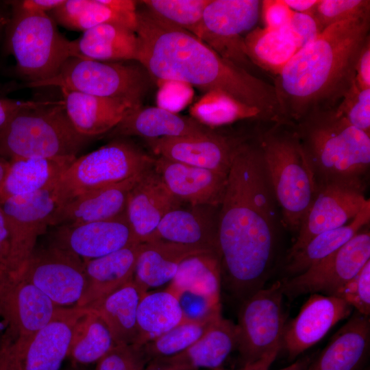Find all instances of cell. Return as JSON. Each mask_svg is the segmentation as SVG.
<instances>
[{
	"label": "cell",
	"mask_w": 370,
	"mask_h": 370,
	"mask_svg": "<svg viewBox=\"0 0 370 370\" xmlns=\"http://www.w3.org/2000/svg\"><path fill=\"white\" fill-rule=\"evenodd\" d=\"M275 197L255 134L238 146L217 221L221 286L243 302L264 287L276 250Z\"/></svg>",
	"instance_id": "6da1fadb"
},
{
	"label": "cell",
	"mask_w": 370,
	"mask_h": 370,
	"mask_svg": "<svg viewBox=\"0 0 370 370\" xmlns=\"http://www.w3.org/2000/svg\"><path fill=\"white\" fill-rule=\"evenodd\" d=\"M136 61L159 81H175L205 93L220 92L282 120L273 84L222 58L192 33L167 23L147 10H137Z\"/></svg>",
	"instance_id": "7a4b0ae2"
},
{
	"label": "cell",
	"mask_w": 370,
	"mask_h": 370,
	"mask_svg": "<svg viewBox=\"0 0 370 370\" xmlns=\"http://www.w3.org/2000/svg\"><path fill=\"white\" fill-rule=\"evenodd\" d=\"M369 30L370 13L328 27L297 51L273 80L284 122L337 107L356 77Z\"/></svg>",
	"instance_id": "3957f363"
},
{
	"label": "cell",
	"mask_w": 370,
	"mask_h": 370,
	"mask_svg": "<svg viewBox=\"0 0 370 370\" xmlns=\"http://www.w3.org/2000/svg\"><path fill=\"white\" fill-rule=\"evenodd\" d=\"M294 126L317 184L363 186L370 165V135L352 125L336 108L312 111Z\"/></svg>",
	"instance_id": "277c9868"
},
{
	"label": "cell",
	"mask_w": 370,
	"mask_h": 370,
	"mask_svg": "<svg viewBox=\"0 0 370 370\" xmlns=\"http://www.w3.org/2000/svg\"><path fill=\"white\" fill-rule=\"evenodd\" d=\"M255 136L282 222L297 232L318 184L294 124L259 122Z\"/></svg>",
	"instance_id": "5b68a950"
},
{
	"label": "cell",
	"mask_w": 370,
	"mask_h": 370,
	"mask_svg": "<svg viewBox=\"0 0 370 370\" xmlns=\"http://www.w3.org/2000/svg\"><path fill=\"white\" fill-rule=\"evenodd\" d=\"M91 139L75 129L62 99L42 101L20 110L0 128V156L10 162L28 158H76Z\"/></svg>",
	"instance_id": "8992f818"
},
{
	"label": "cell",
	"mask_w": 370,
	"mask_h": 370,
	"mask_svg": "<svg viewBox=\"0 0 370 370\" xmlns=\"http://www.w3.org/2000/svg\"><path fill=\"white\" fill-rule=\"evenodd\" d=\"M7 42L16 69L35 83L56 75L64 62L77 57L73 40L66 39L47 13H32L12 8L8 20Z\"/></svg>",
	"instance_id": "52a82bcc"
},
{
	"label": "cell",
	"mask_w": 370,
	"mask_h": 370,
	"mask_svg": "<svg viewBox=\"0 0 370 370\" xmlns=\"http://www.w3.org/2000/svg\"><path fill=\"white\" fill-rule=\"evenodd\" d=\"M153 161L132 143L114 139L69 164L53 189L57 205L139 175L152 167Z\"/></svg>",
	"instance_id": "ba28073f"
},
{
	"label": "cell",
	"mask_w": 370,
	"mask_h": 370,
	"mask_svg": "<svg viewBox=\"0 0 370 370\" xmlns=\"http://www.w3.org/2000/svg\"><path fill=\"white\" fill-rule=\"evenodd\" d=\"M25 86H56L97 97L125 99L141 106L147 80L143 71L134 65L71 57L53 77L27 83Z\"/></svg>",
	"instance_id": "9c48e42d"
},
{
	"label": "cell",
	"mask_w": 370,
	"mask_h": 370,
	"mask_svg": "<svg viewBox=\"0 0 370 370\" xmlns=\"http://www.w3.org/2000/svg\"><path fill=\"white\" fill-rule=\"evenodd\" d=\"M284 296L282 281L277 280L241 302L236 349L243 366L281 349L285 326Z\"/></svg>",
	"instance_id": "30bf717a"
},
{
	"label": "cell",
	"mask_w": 370,
	"mask_h": 370,
	"mask_svg": "<svg viewBox=\"0 0 370 370\" xmlns=\"http://www.w3.org/2000/svg\"><path fill=\"white\" fill-rule=\"evenodd\" d=\"M261 2L210 0L196 36L222 58L249 72L253 64L246 55L243 36L257 23Z\"/></svg>",
	"instance_id": "8fae6325"
},
{
	"label": "cell",
	"mask_w": 370,
	"mask_h": 370,
	"mask_svg": "<svg viewBox=\"0 0 370 370\" xmlns=\"http://www.w3.org/2000/svg\"><path fill=\"white\" fill-rule=\"evenodd\" d=\"M19 276L62 307L76 306L86 284L84 260L47 241L37 244Z\"/></svg>",
	"instance_id": "7c38bea8"
},
{
	"label": "cell",
	"mask_w": 370,
	"mask_h": 370,
	"mask_svg": "<svg viewBox=\"0 0 370 370\" xmlns=\"http://www.w3.org/2000/svg\"><path fill=\"white\" fill-rule=\"evenodd\" d=\"M370 260V233L362 229L341 248L297 275L281 280L284 295H333Z\"/></svg>",
	"instance_id": "4fadbf2b"
},
{
	"label": "cell",
	"mask_w": 370,
	"mask_h": 370,
	"mask_svg": "<svg viewBox=\"0 0 370 370\" xmlns=\"http://www.w3.org/2000/svg\"><path fill=\"white\" fill-rule=\"evenodd\" d=\"M53 189L15 197L0 202L7 222L10 254V278L18 277L37 245L38 238L50 228L57 207Z\"/></svg>",
	"instance_id": "5bb4252c"
},
{
	"label": "cell",
	"mask_w": 370,
	"mask_h": 370,
	"mask_svg": "<svg viewBox=\"0 0 370 370\" xmlns=\"http://www.w3.org/2000/svg\"><path fill=\"white\" fill-rule=\"evenodd\" d=\"M62 308L20 276L0 282V317L21 352L36 332Z\"/></svg>",
	"instance_id": "9a60e30c"
},
{
	"label": "cell",
	"mask_w": 370,
	"mask_h": 370,
	"mask_svg": "<svg viewBox=\"0 0 370 370\" xmlns=\"http://www.w3.org/2000/svg\"><path fill=\"white\" fill-rule=\"evenodd\" d=\"M369 203L363 194V186L343 182L318 184L288 254L301 248L317 234L349 223Z\"/></svg>",
	"instance_id": "2e32d148"
},
{
	"label": "cell",
	"mask_w": 370,
	"mask_h": 370,
	"mask_svg": "<svg viewBox=\"0 0 370 370\" xmlns=\"http://www.w3.org/2000/svg\"><path fill=\"white\" fill-rule=\"evenodd\" d=\"M47 242L82 260L98 258L136 243L125 212L108 220L50 227Z\"/></svg>",
	"instance_id": "e0dca14e"
},
{
	"label": "cell",
	"mask_w": 370,
	"mask_h": 370,
	"mask_svg": "<svg viewBox=\"0 0 370 370\" xmlns=\"http://www.w3.org/2000/svg\"><path fill=\"white\" fill-rule=\"evenodd\" d=\"M247 138L232 137L211 129L203 134L148 139L147 142L158 156L228 174L238 146Z\"/></svg>",
	"instance_id": "ac0fdd59"
},
{
	"label": "cell",
	"mask_w": 370,
	"mask_h": 370,
	"mask_svg": "<svg viewBox=\"0 0 370 370\" xmlns=\"http://www.w3.org/2000/svg\"><path fill=\"white\" fill-rule=\"evenodd\" d=\"M353 310L335 296L310 294L297 315L285 325L282 347L289 359L294 360L319 342L339 321L349 317Z\"/></svg>",
	"instance_id": "d6986e66"
},
{
	"label": "cell",
	"mask_w": 370,
	"mask_h": 370,
	"mask_svg": "<svg viewBox=\"0 0 370 370\" xmlns=\"http://www.w3.org/2000/svg\"><path fill=\"white\" fill-rule=\"evenodd\" d=\"M153 168L168 190L180 202L188 203L192 206L221 205L228 174L161 156L154 158Z\"/></svg>",
	"instance_id": "ffe728a7"
},
{
	"label": "cell",
	"mask_w": 370,
	"mask_h": 370,
	"mask_svg": "<svg viewBox=\"0 0 370 370\" xmlns=\"http://www.w3.org/2000/svg\"><path fill=\"white\" fill-rule=\"evenodd\" d=\"M180 205L153 166L144 171L129 193L125 209L134 242H149L164 216Z\"/></svg>",
	"instance_id": "44dd1931"
},
{
	"label": "cell",
	"mask_w": 370,
	"mask_h": 370,
	"mask_svg": "<svg viewBox=\"0 0 370 370\" xmlns=\"http://www.w3.org/2000/svg\"><path fill=\"white\" fill-rule=\"evenodd\" d=\"M142 173L58 204L50 227L105 221L123 214L129 193Z\"/></svg>",
	"instance_id": "7402d4cb"
},
{
	"label": "cell",
	"mask_w": 370,
	"mask_h": 370,
	"mask_svg": "<svg viewBox=\"0 0 370 370\" xmlns=\"http://www.w3.org/2000/svg\"><path fill=\"white\" fill-rule=\"evenodd\" d=\"M66 114L75 129L92 138L113 130L134 110L141 107L128 100L101 97L61 89Z\"/></svg>",
	"instance_id": "603a6c76"
},
{
	"label": "cell",
	"mask_w": 370,
	"mask_h": 370,
	"mask_svg": "<svg viewBox=\"0 0 370 370\" xmlns=\"http://www.w3.org/2000/svg\"><path fill=\"white\" fill-rule=\"evenodd\" d=\"M84 307H63L21 352L23 370H59L68 357L75 325Z\"/></svg>",
	"instance_id": "cb8c5ba5"
},
{
	"label": "cell",
	"mask_w": 370,
	"mask_h": 370,
	"mask_svg": "<svg viewBox=\"0 0 370 370\" xmlns=\"http://www.w3.org/2000/svg\"><path fill=\"white\" fill-rule=\"evenodd\" d=\"M369 346V317L355 310L306 370H360Z\"/></svg>",
	"instance_id": "d4e9b609"
},
{
	"label": "cell",
	"mask_w": 370,
	"mask_h": 370,
	"mask_svg": "<svg viewBox=\"0 0 370 370\" xmlns=\"http://www.w3.org/2000/svg\"><path fill=\"white\" fill-rule=\"evenodd\" d=\"M136 4L132 0H64L50 13L56 23L71 30L84 32L110 23L135 30Z\"/></svg>",
	"instance_id": "484cf974"
},
{
	"label": "cell",
	"mask_w": 370,
	"mask_h": 370,
	"mask_svg": "<svg viewBox=\"0 0 370 370\" xmlns=\"http://www.w3.org/2000/svg\"><path fill=\"white\" fill-rule=\"evenodd\" d=\"M142 243H134L84 262L86 284L75 306L86 307L133 280Z\"/></svg>",
	"instance_id": "4316f807"
},
{
	"label": "cell",
	"mask_w": 370,
	"mask_h": 370,
	"mask_svg": "<svg viewBox=\"0 0 370 370\" xmlns=\"http://www.w3.org/2000/svg\"><path fill=\"white\" fill-rule=\"evenodd\" d=\"M113 130L114 136H137L148 140L199 135L211 128L194 118L180 116L160 106H150L134 110Z\"/></svg>",
	"instance_id": "83f0119b"
},
{
	"label": "cell",
	"mask_w": 370,
	"mask_h": 370,
	"mask_svg": "<svg viewBox=\"0 0 370 370\" xmlns=\"http://www.w3.org/2000/svg\"><path fill=\"white\" fill-rule=\"evenodd\" d=\"M209 251H217L201 249L162 240L142 243L133 280L143 292L147 293L150 288L170 283L185 258Z\"/></svg>",
	"instance_id": "f1b7e54d"
},
{
	"label": "cell",
	"mask_w": 370,
	"mask_h": 370,
	"mask_svg": "<svg viewBox=\"0 0 370 370\" xmlns=\"http://www.w3.org/2000/svg\"><path fill=\"white\" fill-rule=\"evenodd\" d=\"M154 240L218 251L217 223L201 206L178 207L162 219L149 241Z\"/></svg>",
	"instance_id": "f546056e"
},
{
	"label": "cell",
	"mask_w": 370,
	"mask_h": 370,
	"mask_svg": "<svg viewBox=\"0 0 370 370\" xmlns=\"http://www.w3.org/2000/svg\"><path fill=\"white\" fill-rule=\"evenodd\" d=\"M236 324L221 317L194 344L173 356L159 358L171 365L189 369L221 368L230 353L236 349Z\"/></svg>",
	"instance_id": "4dcf8cb0"
},
{
	"label": "cell",
	"mask_w": 370,
	"mask_h": 370,
	"mask_svg": "<svg viewBox=\"0 0 370 370\" xmlns=\"http://www.w3.org/2000/svg\"><path fill=\"white\" fill-rule=\"evenodd\" d=\"M75 159L28 158L10 161L0 191V202L54 188Z\"/></svg>",
	"instance_id": "1f68e13d"
},
{
	"label": "cell",
	"mask_w": 370,
	"mask_h": 370,
	"mask_svg": "<svg viewBox=\"0 0 370 370\" xmlns=\"http://www.w3.org/2000/svg\"><path fill=\"white\" fill-rule=\"evenodd\" d=\"M78 58L115 62L136 60L138 41L135 30L117 23L101 24L73 40Z\"/></svg>",
	"instance_id": "d6a6232c"
},
{
	"label": "cell",
	"mask_w": 370,
	"mask_h": 370,
	"mask_svg": "<svg viewBox=\"0 0 370 370\" xmlns=\"http://www.w3.org/2000/svg\"><path fill=\"white\" fill-rule=\"evenodd\" d=\"M146 293L132 280L85 308L100 316L116 345L134 344L137 338V309Z\"/></svg>",
	"instance_id": "836d02e7"
},
{
	"label": "cell",
	"mask_w": 370,
	"mask_h": 370,
	"mask_svg": "<svg viewBox=\"0 0 370 370\" xmlns=\"http://www.w3.org/2000/svg\"><path fill=\"white\" fill-rule=\"evenodd\" d=\"M370 203L349 223L317 234L296 251L288 254L284 266L287 275L291 278L330 255L347 243L369 222Z\"/></svg>",
	"instance_id": "e575fe53"
},
{
	"label": "cell",
	"mask_w": 370,
	"mask_h": 370,
	"mask_svg": "<svg viewBox=\"0 0 370 370\" xmlns=\"http://www.w3.org/2000/svg\"><path fill=\"white\" fill-rule=\"evenodd\" d=\"M244 47L254 65L275 76L299 50L288 26L253 29L244 37Z\"/></svg>",
	"instance_id": "d590c367"
},
{
	"label": "cell",
	"mask_w": 370,
	"mask_h": 370,
	"mask_svg": "<svg viewBox=\"0 0 370 370\" xmlns=\"http://www.w3.org/2000/svg\"><path fill=\"white\" fill-rule=\"evenodd\" d=\"M182 322L179 303L171 292L167 289L147 292L138 306L134 344L143 346Z\"/></svg>",
	"instance_id": "8d00e7d4"
},
{
	"label": "cell",
	"mask_w": 370,
	"mask_h": 370,
	"mask_svg": "<svg viewBox=\"0 0 370 370\" xmlns=\"http://www.w3.org/2000/svg\"><path fill=\"white\" fill-rule=\"evenodd\" d=\"M85 308L75 325L68 355L71 363L78 365L97 362L116 345L103 320Z\"/></svg>",
	"instance_id": "74e56055"
},
{
	"label": "cell",
	"mask_w": 370,
	"mask_h": 370,
	"mask_svg": "<svg viewBox=\"0 0 370 370\" xmlns=\"http://www.w3.org/2000/svg\"><path fill=\"white\" fill-rule=\"evenodd\" d=\"M190 114L203 125L221 126L239 120L271 121L260 110L243 105L220 92H208L190 108Z\"/></svg>",
	"instance_id": "f35d334b"
},
{
	"label": "cell",
	"mask_w": 370,
	"mask_h": 370,
	"mask_svg": "<svg viewBox=\"0 0 370 370\" xmlns=\"http://www.w3.org/2000/svg\"><path fill=\"white\" fill-rule=\"evenodd\" d=\"M185 288H201L220 296L221 271L219 252L199 253L185 258L180 263L166 289Z\"/></svg>",
	"instance_id": "ab89813d"
},
{
	"label": "cell",
	"mask_w": 370,
	"mask_h": 370,
	"mask_svg": "<svg viewBox=\"0 0 370 370\" xmlns=\"http://www.w3.org/2000/svg\"><path fill=\"white\" fill-rule=\"evenodd\" d=\"M216 321L207 323H180L143 345L146 357L150 361L173 356L184 352L198 341Z\"/></svg>",
	"instance_id": "60d3db41"
},
{
	"label": "cell",
	"mask_w": 370,
	"mask_h": 370,
	"mask_svg": "<svg viewBox=\"0 0 370 370\" xmlns=\"http://www.w3.org/2000/svg\"><path fill=\"white\" fill-rule=\"evenodd\" d=\"M210 0H145L147 10L163 21L197 34Z\"/></svg>",
	"instance_id": "b9f144b4"
},
{
	"label": "cell",
	"mask_w": 370,
	"mask_h": 370,
	"mask_svg": "<svg viewBox=\"0 0 370 370\" xmlns=\"http://www.w3.org/2000/svg\"><path fill=\"white\" fill-rule=\"evenodd\" d=\"M169 291L177 299L182 314V322L207 323L222 317L220 296L197 288Z\"/></svg>",
	"instance_id": "7bdbcfd3"
},
{
	"label": "cell",
	"mask_w": 370,
	"mask_h": 370,
	"mask_svg": "<svg viewBox=\"0 0 370 370\" xmlns=\"http://www.w3.org/2000/svg\"><path fill=\"white\" fill-rule=\"evenodd\" d=\"M369 13V0H319L310 15L322 32L334 24Z\"/></svg>",
	"instance_id": "ee69618b"
},
{
	"label": "cell",
	"mask_w": 370,
	"mask_h": 370,
	"mask_svg": "<svg viewBox=\"0 0 370 370\" xmlns=\"http://www.w3.org/2000/svg\"><path fill=\"white\" fill-rule=\"evenodd\" d=\"M352 125L370 135V88H362L354 79L336 108Z\"/></svg>",
	"instance_id": "f6af8a7d"
},
{
	"label": "cell",
	"mask_w": 370,
	"mask_h": 370,
	"mask_svg": "<svg viewBox=\"0 0 370 370\" xmlns=\"http://www.w3.org/2000/svg\"><path fill=\"white\" fill-rule=\"evenodd\" d=\"M148 362L143 346L116 345L97 362L95 370H143Z\"/></svg>",
	"instance_id": "bcb514c9"
},
{
	"label": "cell",
	"mask_w": 370,
	"mask_h": 370,
	"mask_svg": "<svg viewBox=\"0 0 370 370\" xmlns=\"http://www.w3.org/2000/svg\"><path fill=\"white\" fill-rule=\"evenodd\" d=\"M332 296L343 299L358 312L369 317L370 260Z\"/></svg>",
	"instance_id": "7dc6e473"
},
{
	"label": "cell",
	"mask_w": 370,
	"mask_h": 370,
	"mask_svg": "<svg viewBox=\"0 0 370 370\" xmlns=\"http://www.w3.org/2000/svg\"><path fill=\"white\" fill-rule=\"evenodd\" d=\"M162 84L158 94V106L171 112L182 109L190 100L191 86L175 81H161Z\"/></svg>",
	"instance_id": "c3c4849f"
},
{
	"label": "cell",
	"mask_w": 370,
	"mask_h": 370,
	"mask_svg": "<svg viewBox=\"0 0 370 370\" xmlns=\"http://www.w3.org/2000/svg\"><path fill=\"white\" fill-rule=\"evenodd\" d=\"M287 26L299 49L321 32L314 17L305 13L293 12Z\"/></svg>",
	"instance_id": "681fc988"
},
{
	"label": "cell",
	"mask_w": 370,
	"mask_h": 370,
	"mask_svg": "<svg viewBox=\"0 0 370 370\" xmlns=\"http://www.w3.org/2000/svg\"><path fill=\"white\" fill-rule=\"evenodd\" d=\"M0 370H23L19 345L6 329L0 338Z\"/></svg>",
	"instance_id": "f907efd6"
},
{
	"label": "cell",
	"mask_w": 370,
	"mask_h": 370,
	"mask_svg": "<svg viewBox=\"0 0 370 370\" xmlns=\"http://www.w3.org/2000/svg\"><path fill=\"white\" fill-rule=\"evenodd\" d=\"M266 27L280 28L288 25L293 11L282 1H262Z\"/></svg>",
	"instance_id": "816d5d0a"
},
{
	"label": "cell",
	"mask_w": 370,
	"mask_h": 370,
	"mask_svg": "<svg viewBox=\"0 0 370 370\" xmlns=\"http://www.w3.org/2000/svg\"><path fill=\"white\" fill-rule=\"evenodd\" d=\"M10 254V233L5 215L0 206V282L10 277L9 271Z\"/></svg>",
	"instance_id": "f5cc1de1"
},
{
	"label": "cell",
	"mask_w": 370,
	"mask_h": 370,
	"mask_svg": "<svg viewBox=\"0 0 370 370\" xmlns=\"http://www.w3.org/2000/svg\"><path fill=\"white\" fill-rule=\"evenodd\" d=\"M356 81L362 88H370V39L364 45L356 65Z\"/></svg>",
	"instance_id": "db71d44e"
},
{
	"label": "cell",
	"mask_w": 370,
	"mask_h": 370,
	"mask_svg": "<svg viewBox=\"0 0 370 370\" xmlns=\"http://www.w3.org/2000/svg\"><path fill=\"white\" fill-rule=\"evenodd\" d=\"M42 101H17L10 99H0V128L20 110L39 105Z\"/></svg>",
	"instance_id": "11a10c76"
},
{
	"label": "cell",
	"mask_w": 370,
	"mask_h": 370,
	"mask_svg": "<svg viewBox=\"0 0 370 370\" xmlns=\"http://www.w3.org/2000/svg\"><path fill=\"white\" fill-rule=\"evenodd\" d=\"M64 1V0H23L12 1V6L27 12L47 13L60 6Z\"/></svg>",
	"instance_id": "9f6ffc18"
},
{
	"label": "cell",
	"mask_w": 370,
	"mask_h": 370,
	"mask_svg": "<svg viewBox=\"0 0 370 370\" xmlns=\"http://www.w3.org/2000/svg\"><path fill=\"white\" fill-rule=\"evenodd\" d=\"M319 0H282L293 12L311 14Z\"/></svg>",
	"instance_id": "6f0895ef"
},
{
	"label": "cell",
	"mask_w": 370,
	"mask_h": 370,
	"mask_svg": "<svg viewBox=\"0 0 370 370\" xmlns=\"http://www.w3.org/2000/svg\"><path fill=\"white\" fill-rule=\"evenodd\" d=\"M279 351L280 349L274 350L273 352L269 353L258 361L251 364L244 365L238 370H269V367L273 362L276 356H278ZM214 370L224 369L219 368Z\"/></svg>",
	"instance_id": "680465c9"
},
{
	"label": "cell",
	"mask_w": 370,
	"mask_h": 370,
	"mask_svg": "<svg viewBox=\"0 0 370 370\" xmlns=\"http://www.w3.org/2000/svg\"><path fill=\"white\" fill-rule=\"evenodd\" d=\"M143 370H189L168 364L160 359L149 361Z\"/></svg>",
	"instance_id": "91938a15"
},
{
	"label": "cell",
	"mask_w": 370,
	"mask_h": 370,
	"mask_svg": "<svg viewBox=\"0 0 370 370\" xmlns=\"http://www.w3.org/2000/svg\"><path fill=\"white\" fill-rule=\"evenodd\" d=\"M312 360L311 356H304L299 358L288 367L278 370H306Z\"/></svg>",
	"instance_id": "94428289"
},
{
	"label": "cell",
	"mask_w": 370,
	"mask_h": 370,
	"mask_svg": "<svg viewBox=\"0 0 370 370\" xmlns=\"http://www.w3.org/2000/svg\"><path fill=\"white\" fill-rule=\"evenodd\" d=\"M10 167V161L0 156V191Z\"/></svg>",
	"instance_id": "6125c7cd"
},
{
	"label": "cell",
	"mask_w": 370,
	"mask_h": 370,
	"mask_svg": "<svg viewBox=\"0 0 370 370\" xmlns=\"http://www.w3.org/2000/svg\"><path fill=\"white\" fill-rule=\"evenodd\" d=\"M63 370H88L83 367L82 365H78L75 364H71L69 366L65 367Z\"/></svg>",
	"instance_id": "be15d7a7"
},
{
	"label": "cell",
	"mask_w": 370,
	"mask_h": 370,
	"mask_svg": "<svg viewBox=\"0 0 370 370\" xmlns=\"http://www.w3.org/2000/svg\"><path fill=\"white\" fill-rule=\"evenodd\" d=\"M8 23V20L5 19V18H0V29H1V27L3 26V25H5L7 24Z\"/></svg>",
	"instance_id": "e7e4bbea"
}]
</instances>
